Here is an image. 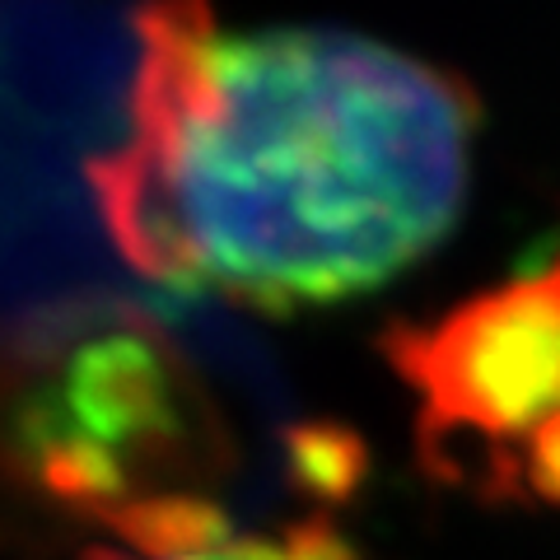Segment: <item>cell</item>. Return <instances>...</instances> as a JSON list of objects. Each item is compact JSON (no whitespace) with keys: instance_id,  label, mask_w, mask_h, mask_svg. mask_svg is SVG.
I'll list each match as a JSON object with an SVG mask.
<instances>
[{"instance_id":"obj_5","label":"cell","mask_w":560,"mask_h":560,"mask_svg":"<svg viewBox=\"0 0 560 560\" xmlns=\"http://www.w3.org/2000/svg\"><path fill=\"white\" fill-rule=\"evenodd\" d=\"M500 495H528L541 504H560V416H551L541 430H533L528 444L514 453Z\"/></svg>"},{"instance_id":"obj_3","label":"cell","mask_w":560,"mask_h":560,"mask_svg":"<svg viewBox=\"0 0 560 560\" xmlns=\"http://www.w3.org/2000/svg\"><path fill=\"white\" fill-rule=\"evenodd\" d=\"M378 350L416 397L430 471L500 495L514 453L560 416V253L430 323H393Z\"/></svg>"},{"instance_id":"obj_1","label":"cell","mask_w":560,"mask_h":560,"mask_svg":"<svg viewBox=\"0 0 560 560\" xmlns=\"http://www.w3.org/2000/svg\"><path fill=\"white\" fill-rule=\"evenodd\" d=\"M481 103L453 70L341 28L136 14L127 136L90 164L113 248L173 290L304 313L388 285L453 234Z\"/></svg>"},{"instance_id":"obj_4","label":"cell","mask_w":560,"mask_h":560,"mask_svg":"<svg viewBox=\"0 0 560 560\" xmlns=\"http://www.w3.org/2000/svg\"><path fill=\"white\" fill-rule=\"evenodd\" d=\"M108 537L113 547L90 551V560H355L331 523H294L276 537L234 533L206 495L145 504Z\"/></svg>"},{"instance_id":"obj_2","label":"cell","mask_w":560,"mask_h":560,"mask_svg":"<svg viewBox=\"0 0 560 560\" xmlns=\"http://www.w3.org/2000/svg\"><path fill=\"white\" fill-rule=\"evenodd\" d=\"M220 458L215 411L191 364L136 313L14 331L0 355V477L75 523L117 528L197 495Z\"/></svg>"}]
</instances>
